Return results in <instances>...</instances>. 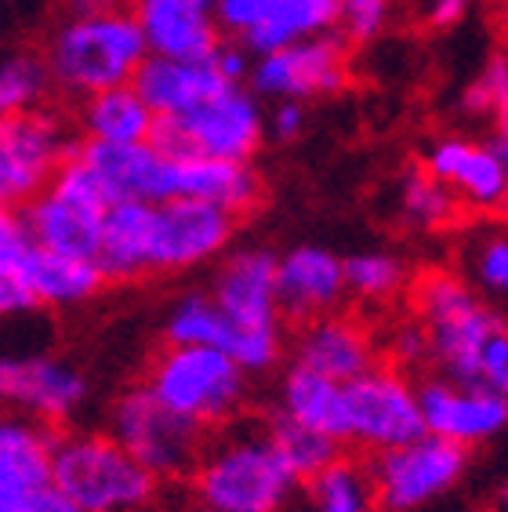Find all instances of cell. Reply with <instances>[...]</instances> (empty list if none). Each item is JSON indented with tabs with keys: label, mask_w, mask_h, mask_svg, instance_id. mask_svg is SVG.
<instances>
[{
	"label": "cell",
	"mask_w": 508,
	"mask_h": 512,
	"mask_svg": "<svg viewBox=\"0 0 508 512\" xmlns=\"http://www.w3.org/2000/svg\"><path fill=\"white\" fill-rule=\"evenodd\" d=\"M298 476L284 462L269 425H233L207 444L193 469L200 505L222 512H287L298 491Z\"/></svg>",
	"instance_id": "cell-1"
},
{
	"label": "cell",
	"mask_w": 508,
	"mask_h": 512,
	"mask_svg": "<svg viewBox=\"0 0 508 512\" xmlns=\"http://www.w3.org/2000/svg\"><path fill=\"white\" fill-rule=\"evenodd\" d=\"M44 59L51 66L55 88L84 102L98 91L135 84V73L149 59V48L135 11L113 8L62 19L48 37Z\"/></svg>",
	"instance_id": "cell-2"
},
{
	"label": "cell",
	"mask_w": 508,
	"mask_h": 512,
	"mask_svg": "<svg viewBox=\"0 0 508 512\" xmlns=\"http://www.w3.org/2000/svg\"><path fill=\"white\" fill-rule=\"evenodd\" d=\"M211 298L233 324L229 356L247 375L269 371L284 353L280 255H273L269 247H244L229 255L211 284Z\"/></svg>",
	"instance_id": "cell-3"
},
{
	"label": "cell",
	"mask_w": 508,
	"mask_h": 512,
	"mask_svg": "<svg viewBox=\"0 0 508 512\" xmlns=\"http://www.w3.org/2000/svg\"><path fill=\"white\" fill-rule=\"evenodd\" d=\"M102 284L106 273L95 258L48 251L33 240L19 211L8 207L0 215V309L8 316L40 306H80Z\"/></svg>",
	"instance_id": "cell-4"
},
{
	"label": "cell",
	"mask_w": 508,
	"mask_h": 512,
	"mask_svg": "<svg viewBox=\"0 0 508 512\" xmlns=\"http://www.w3.org/2000/svg\"><path fill=\"white\" fill-rule=\"evenodd\" d=\"M55 487L84 512H142L157 494V476L113 433H69L55 444Z\"/></svg>",
	"instance_id": "cell-5"
},
{
	"label": "cell",
	"mask_w": 508,
	"mask_h": 512,
	"mask_svg": "<svg viewBox=\"0 0 508 512\" xmlns=\"http://www.w3.org/2000/svg\"><path fill=\"white\" fill-rule=\"evenodd\" d=\"M414 306L432 345V364L440 375L461 385H479V364L490 338L498 335L501 316L450 273H425L414 291Z\"/></svg>",
	"instance_id": "cell-6"
},
{
	"label": "cell",
	"mask_w": 508,
	"mask_h": 512,
	"mask_svg": "<svg viewBox=\"0 0 508 512\" xmlns=\"http://www.w3.org/2000/svg\"><path fill=\"white\" fill-rule=\"evenodd\" d=\"M146 385L171 411L207 425L229 422L247 396V371L215 345H167L149 364Z\"/></svg>",
	"instance_id": "cell-7"
},
{
	"label": "cell",
	"mask_w": 508,
	"mask_h": 512,
	"mask_svg": "<svg viewBox=\"0 0 508 512\" xmlns=\"http://www.w3.org/2000/svg\"><path fill=\"white\" fill-rule=\"evenodd\" d=\"M109 207H113V200H109L106 186L73 149L55 182L26 207H19V215L26 218V226L40 247L59 251V255L95 258Z\"/></svg>",
	"instance_id": "cell-8"
},
{
	"label": "cell",
	"mask_w": 508,
	"mask_h": 512,
	"mask_svg": "<svg viewBox=\"0 0 508 512\" xmlns=\"http://www.w3.org/2000/svg\"><path fill=\"white\" fill-rule=\"evenodd\" d=\"M262 131L265 117L258 109V95L240 84V88H225L218 99L189 109L182 117L157 120L153 142L175 160L207 157L251 164L262 146Z\"/></svg>",
	"instance_id": "cell-9"
},
{
	"label": "cell",
	"mask_w": 508,
	"mask_h": 512,
	"mask_svg": "<svg viewBox=\"0 0 508 512\" xmlns=\"http://www.w3.org/2000/svg\"><path fill=\"white\" fill-rule=\"evenodd\" d=\"M109 433L157 476H186L204 454V429L160 400L146 382L131 385L109 411Z\"/></svg>",
	"instance_id": "cell-10"
},
{
	"label": "cell",
	"mask_w": 508,
	"mask_h": 512,
	"mask_svg": "<svg viewBox=\"0 0 508 512\" xmlns=\"http://www.w3.org/2000/svg\"><path fill=\"white\" fill-rule=\"evenodd\" d=\"M425 414L421 396L396 367L374 364L367 375L345 382V444H360L381 454L421 440Z\"/></svg>",
	"instance_id": "cell-11"
},
{
	"label": "cell",
	"mask_w": 508,
	"mask_h": 512,
	"mask_svg": "<svg viewBox=\"0 0 508 512\" xmlns=\"http://www.w3.org/2000/svg\"><path fill=\"white\" fill-rule=\"evenodd\" d=\"M465 469H469V447L432 433L374 454L367 465L374 498L389 512H414L429 505L432 498L447 494L465 476Z\"/></svg>",
	"instance_id": "cell-12"
},
{
	"label": "cell",
	"mask_w": 508,
	"mask_h": 512,
	"mask_svg": "<svg viewBox=\"0 0 508 512\" xmlns=\"http://www.w3.org/2000/svg\"><path fill=\"white\" fill-rule=\"evenodd\" d=\"M73 153L62 120L48 109L15 113L0 120V200L4 207H26L55 182Z\"/></svg>",
	"instance_id": "cell-13"
},
{
	"label": "cell",
	"mask_w": 508,
	"mask_h": 512,
	"mask_svg": "<svg viewBox=\"0 0 508 512\" xmlns=\"http://www.w3.org/2000/svg\"><path fill=\"white\" fill-rule=\"evenodd\" d=\"M251 91L276 102H309L323 95H338L349 84V59H345V37L323 33L302 40L294 48L258 55L251 66Z\"/></svg>",
	"instance_id": "cell-14"
},
{
	"label": "cell",
	"mask_w": 508,
	"mask_h": 512,
	"mask_svg": "<svg viewBox=\"0 0 508 512\" xmlns=\"http://www.w3.org/2000/svg\"><path fill=\"white\" fill-rule=\"evenodd\" d=\"M236 215L207 200H167L153 218V255L149 273H178L211 262L233 240Z\"/></svg>",
	"instance_id": "cell-15"
},
{
	"label": "cell",
	"mask_w": 508,
	"mask_h": 512,
	"mask_svg": "<svg viewBox=\"0 0 508 512\" xmlns=\"http://www.w3.org/2000/svg\"><path fill=\"white\" fill-rule=\"evenodd\" d=\"M0 396L22 418L59 425L80 411L88 400V382L77 367L55 356H4L0 364Z\"/></svg>",
	"instance_id": "cell-16"
},
{
	"label": "cell",
	"mask_w": 508,
	"mask_h": 512,
	"mask_svg": "<svg viewBox=\"0 0 508 512\" xmlns=\"http://www.w3.org/2000/svg\"><path fill=\"white\" fill-rule=\"evenodd\" d=\"M77 157L98 175L109 200H146V204H167L178 200V160L167 157L157 142H131V146H106L80 138Z\"/></svg>",
	"instance_id": "cell-17"
},
{
	"label": "cell",
	"mask_w": 508,
	"mask_h": 512,
	"mask_svg": "<svg viewBox=\"0 0 508 512\" xmlns=\"http://www.w3.org/2000/svg\"><path fill=\"white\" fill-rule=\"evenodd\" d=\"M418 396L425 429L461 447L487 444L508 429V396L494 393L487 385H461L440 375L421 382Z\"/></svg>",
	"instance_id": "cell-18"
},
{
	"label": "cell",
	"mask_w": 508,
	"mask_h": 512,
	"mask_svg": "<svg viewBox=\"0 0 508 512\" xmlns=\"http://www.w3.org/2000/svg\"><path fill=\"white\" fill-rule=\"evenodd\" d=\"M135 19L142 26L149 55L160 59L204 62L222 48V30L211 4L196 0H135Z\"/></svg>",
	"instance_id": "cell-19"
},
{
	"label": "cell",
	"mask_w": 508,
	"mask_h": 512,
	"mask_svg": "<svg viewBox=\"0 0 508 512\" xmlns=\"http://www.w3.org/2000/svg\"><path fill=\"white\" fill-rule=\"evenodd\" d=\"M425 168L440 182H447L454 189V197H461L476 211L508 207L505 164H501L498 149L487 142L447 135L440 142H432V149L425 153Z\"/></svg>",
	"instance_id": "cell-20"
},
{
	"label": "cell",
	"mask_w": 508,
	"mask_h": 512,
	"mask_svg": "<svg viewBox=\"0 0 508 512\" xmlns=\"http://www.w3.org/2000/svg\"><path fill=\"white\" fill-rule=\"evenodd\" d=\"M349 295L345 262L327 247L302 244L280 255V306L291 320H316L342 306Z\"/></svg>",
	"instance_id": "cell-21"
},
{
	"label": "cell",
	"mask_w": 508,
	"mask_h": 512,
	"mask_svg": "<svg viewBox=\"0 0 508 512\" xmlns=\"http://www.w3.org/2000/svg\"><path fill=\"white\" fill-rule=\"evenodd\" d=\"M291 364L309 367L334 382H352L374 367V342L349 316H316L294 335Z\"/></svg>",
	"instance_id": "cell-22"
},
{
	"label": "cell",
	"mask_w": 508,
	"mask_h": 512,
	"mask_svg": "<svg viewBox=\"0 0 508 512\" xmlns=\"http://www.w3.org/2000/svg\"><path fill=\"white\" fill-rule=\"evenodd\" d=\"M135 88L149 102V109L160 120H167V117H182L189 109L218 99L225 88H236V84H229L222 77V69L215 66V59L186 62V59L149 55L142 62V69L135 73Z\"/></svg>",
	"instance_id": "cell-23"
},
{
	"label": "cell",
	"mask_w": 508,
	"mask_h": 512,
	"mask_svg": "<svg viewBox=\"0 0 508 512\" xmlns=\"http://www.w3.org/2000/svg\"><path fill=\"white\" fill-rule=\"evenodd\" d=\"M55 444L51 425L11 414L0 422V502L22 498L55 483Z\"/></svg>",
	"instance_id": "cell-24"
},
{
	"label": "cell",
	"mask_w": 508,
	"mask_h": 512,
	"mask_svg": "<svg viewBox=\"0 0 508 512\" xmlns=\"http://www.w3.org/2000/svg\"><path fill=\"white\" fill-rule=\"evenodd\" d=\"M153 218H157V204H146V200H120L109 207L102 222V244L95 255L106 280H135L149 273Z\"/></svg>",
	"instance_id": "cell-25"
},
{
	"label": "cell",
	"mask_w": 508,
	"mask_h": 512,
	"mask_svg": "<svg viewBox=\"0 0 508 512\" xmlns=\"http://www.w3.org/2000/svg\"><path fill=\"white\" fill-rule=\"evenodd\" d=\"M338 26H342V0H269L265 19L240 44L258 59L334 33Z\"/></svg>",
	"instance_id": "cell-26"
},
{
	"label": "cell",
	"mask_w": 508,
	"mask_h": 512,
	"mask_svg": "<svg viewBox=\"0 0 508 512\" xmlns=\"http://www.w3.org/2000/svg\"><path fill=\"white\" fill-rule=\"evenodd\" d=\"M80 131L88 142H106V146H131V142H153L157 131V113L138 95L135 84L98 91L80 102Z\"/></svg>",
	"instance_id": "cell-27"
},
{
	"label": "cell",
	"mask_w": 508,
	"mask_h": 512,
	"mask_svg": "<svg viewBox=\"0 0 508 512\" xmlns=\"http://www.w3.org/2000/svg\"><path fill=\"white\" fill-rule=\"evenodd\" d=\"M178 197L182 200H207L225 207L229 215H247L262 200V178L254 175L244 160H207L189 157L178 160Z\"/></svg>",
	"instance_id": "cell-28"
},
{
	"label": "cell",
	"mask_w": 508,
	"mask_h": 512,
	"mask_svg": "<svg viewBox=\"0 0 508 512\" xmlns=\"http://www.w3.org/2000/svg\"><path fill=\"white\" fill-rule=\"evenodd\" d=\"M280 414L345 444V382L291 364L280 382Z\"/></svg>",
	"instance_id": "cell-29"
},
{
	"label": "cell",
	"mask_w": 508,
	"mask_h": 512,
	"mask_svg": "<svg viewBox=\"0 0 508 512\" xmlns=\"http://www.w3.org/2000/svg\"><path fill=\"white\" fill-rule=\"evenodd\" d=\"M374 502L371 473L349 458H338L327 473L305 483V512H371Z\"/></svg>",
	"instance_id": "cell-30"
},
{
	"label": "cell",
	"mask_w": 508,
	"mask_h": 512,
	"mask_svg": "<svg viewBox=\"0 0 508 512\" xmlns=\"http://www.w3.org/2000/svg\"><path fill=\"white\" fill-rule=\"evenodd\" d=\"M396 207L407 226L414 229H440L454 218V207L458 197L447 182L432 175L425 164H414L400 175V186H396Z\"/></svg>",
	"instance_id": "cell-31"
},
{
	"label": "cell",
	"mask_w": 508,
	"mask_h": 512,
	"mask_svg": "<svg viewBox=\"0 0 508 512\" xmlns=\"http://www.w3.org/2000/svg\"><path fill=\"white\" fill-rule=\"evenodd\" d=\"M269 433H273L276 447L284 454V462L291 465V473L302 483L316 480V476L327 473L342 458V444L334 436L320 433V429H309L302 422H291L284 414H276L273 422H269Z\"/></svg>",
	"instance_id": "cell-32"
},
{
	"label": "cell",
	"mask_w": 508,
	"mask_h": 512,
	"mask_svg": "<svg viewBox=\"0 0 508 512\" xmlns=\"http://www.w3.org/2000/svg\"><path fill=\"white\" fill-rule=\"evenodd\" d=\"M164 335L167 345H215V349L229 353L233 324L211 295H186L178 298L175 309L167 313Z\"/></svg>",
	"instance_id": "cell-33"
},
{
	"label": "cell",
	"mask_w": 508,
	"mask_h": 512,
	"mask_svg": "<svg viewBox=\"0 0 508 512\" xmlns=\"http://www.w3.org/2000/svg\"><path fill=\"white\" fill-rule=\"evenodd\" d=\"M51 88H55L51 66L37 51H11L0 62V113L4 117L40 109Z\"/></svg>",
	"instance_id": "cell-34"
},
{
	"label": "cell",
	"mask_w": 508,
	"mask_h": 512,
	"mask_svg": "<svg viewBox=\"0 0 508 512\" xmlns=\"http://www.w3.org/2000/svg\"><path fill=\"white\" fill-rule=\"evenodd\" d=\"M345 280H349V295L385 302L407 284V269L389 251H360V255L345 258Z\"/></svg>",
	"instance_id": "cell-35"
},
{
	"label": "cell",
	"mask_w": 508,
	"mask_h": 512,
	"mask_svg": "<svg viewBox=\"0 0 508 512\" xmlns=\"http://www.w3.org/2000/svg\"><path fill=\"white\" fill-rule=\"evenodd\" d=\"M461 106H465V113H476V117H508V55H494L483 66L476 84H469V91H465Z\"/></svg>",
	"instance_id": "cell-36"
},
{
	"label": "cell",
	"mask_w": 508,
	"mask_h": 512,
	"mask_svg": "<svg viewBox=\"0 0 508 512\" xmlns=\"http://www.w3.org/2000/svg\"><path fill=\"white\" fill-rule=\"evenodd\" d=\"M392 0H342V37L349 44H371L389 22Z\"/></svg>",
	"instance_id": "cell-37"
},
{
	"label": "cell",
	"mask_w": 508,
	"mask_h": 512,
	"mask_svg": "<svg viewBox=\"0 0 508 512\" xmlns=\"http://www.w3.org/2000/svg\"><path fill=\"white\" fill-rule=\"evenodd\" d=\"M472 273L490 295L508 298V233L483 237L472 251Z\"/></svg>",
	"instance_id": "cell-38"
},
{
	"label": "cell",
	"mask_w": 508,
	"mask_h": 512,
	"mask_svg": "<svg viewBox=\"0 0 508 512\" xmlns=\"http://www.w3.org/2000/svg\"><path fill=\"white\" fill-rule=\"evenodd\" d=\"M265 11H269V0H215L218 30L236 40H244L265 19Z\"/></svg>",
	"instance_id": "cell-39"
},
{
	"label": "cell",
	"mask_w": 508,
	"mask_h": 512,
	"mask_svg": "<svg viewBox=\"0 0 508 512\" xmlns=\"http://www.w3.org/2000/svg\"><path fill=\"white\" fill-rule=\"evenodd\" d=\"M479 385L508 396V327H501L498 335L490 338L483 364H479Z\"/></svg>",
	"instance_id": "cell-40"
},
{
	"label": "cell",
	"mask_w": 508,
	"mask_h": 512,
	"mask_svg": "<svg viewBox=\"0 0 508 512\" xmlns=\"http://www.w3.org/2000/svg\"><path fill=\"white\" fill-rule=\"evenodd\" d=\"M0 512H84L69 494H62L55 483L40 487V491L22 494V498H11V502H0Z\"/></svg>",
	"instance_id": "cell-41"
},
{
	"label": "cell",
	"mask_w": 508,
	"mask_h": 512,
	"mask_svg": "<svg viewBox=\"0 0 508 512\" xmlns=\"http://www.w3.org/2000/svg\"><path fill=\"white\" fill-rule=\"evenodd\" d=\"M392 353L400 364H421V360H432V345H429V331L425 324L411 320V324L396 327V335H392Z\"/></svg>",
	"instance_id": "cell-42"
},
{
	"label": "cell",
	"mask_w": 508,
	"mask_h": 512,
	"mask_svg": "<svg viewBox=\"0 0 508 512\" xmlns=\"http://www.w3.org/2000/svg\"><path fill=\"white\" fill-rule=\"evenodd\" d=\"M247 55H251V51H247L244 44H225V40H222V48H218L211 59H215V66L222 69V77L240 88L244 80H251V66H254Z\"/></svg>",
	"instance_id": "cell-43"
},
{
	"label": "cell",
	"mask_w": 508,
	"mask_h": 512,
	"mask_svg": "<svg viewBox=\"0 0 508 512\" xmlns=\"http://www.w3.org/2000/svg\"><path fill=\"white\" fill-rule=\"evenodd\" d=\"M305 131V102H276L273 106V135L280 142H291Z\"/></svg>",
	"instance_id": "cell-44"
},
{
	"label": "cell",
	"mask_w": 508,
	"mask_h": 512,
	"mask_svg": "<svg viewBox=\"0 0 508 512\" xmlns=\"http://www.w3.org/2000/svg\"><path fill=\"white\" fill-rule=\"evenodd\" d=\"M421 11L432 26H454L469 11V0H421Z\"/></svg>",
	"instance_id": "cell-45"
},
{
	"label": "cell",
	"mask_w": 508,
	"mask_h": 512,
	"mask_svg": "<svg viewBox=\"0 0 508 512\" xmlns=\"http://www.w3.org/2000/svg\"><path fill=\"white\" fill-rule=\"evenodd\" d=\"M69 15H98V11H113L117 0H66Z\"/></svg>",
	"instance_id": "cell-46"
},
{
	"label": "cell",
	"mask_w": 508,
	"mask_h": 512,
	"mask_svg": "<svg viewBox=\"0 0 508 512\" xmlns=\"http://www.w3.org/2000/svg\"><path fill=\"white\" fill-rule=\"evenodd\" d=\"M490 146L498 149L501 164H505V178H508V135H494V142H490Z\"/></svg>",
	"instance_id": "cell-47"
},
{
	"label": "cell",
	"mask_w": 508,
	"mask_h": 512,
	"mask_svg": "<svg viewBox=\"0 0 508 512\" xmlns=\"http://www.w3.org/2000/svg\"><path fill=\"white\" fill-rule=\"evenodd\" d=\"M189 512H222V509H211V505H196V509H189Z\"/></svg>",
	"instance_id": "cell-48"
},
{
	"label": "cell",
	"mask_w": 508,
	"mask_h": 512,
	"mask_svg": "<svg viewBox=\"0 0 508 512\" xmlns=\"http://www.w3.org/2000/svg\"><path fill=\"white\" fill-rule=\"evenodd\" d=\"M498 135H508V117L498 120Z\"/></svg>",
	"instance_id": "cell-49"
},
{
	"label": "cell",
	"mask_w": 508,
	"mask_h": 512,
	"mask_svg": "<svg viewBox=\"0 0 508 512\" xmlns=\"http://www.w3.org/2000/svg\"><path fill=\"white\" fill-rule=\"evenodd\" d=\"M196 4H211V8H215V0H196Z\"/></svg>",
	"instance_id": "cell-50"
}]
</instances>
